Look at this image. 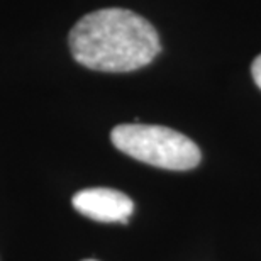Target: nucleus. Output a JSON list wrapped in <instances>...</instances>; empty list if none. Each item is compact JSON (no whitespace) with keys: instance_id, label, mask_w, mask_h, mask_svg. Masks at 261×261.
Masks as SVG:
<instances>
[{"instance_id":"20e7f679","label":"nucleus","mask_w":261,"mask_h":261,"mask_svg":"<svg viewBox=\"0 0 261 261\" xmlns=\"http://www.w3.org/2000/svg\"><path fill=\"white\" fill-rule=\"evenodd\" d=\"M251 75H253V80L254 83L261 88V55L258 56L256 60L253 61V66H251Z\"/></svg>"},{"instance_id":"f257e3e1","label":"nucleus","mask_w":261,"mask_h":261,"mask_svg":"<svg viewBox=\"0 0 261 261\" xmlns=\"http://www.w3.org/2000/svg\"><path fill=\"white\" fill-rule=\"evenodd\" d=\"M70 49L85 68L107 73L139 70L161 51L156 29L139 14L126 9H102L73 25Z\"/></svg>"},{"instance_id":"7ed1b4c3","label":"nucleus","mask_w":261,"mask_h":261,"mask_svg":"<svg viewBox=\"0 0 261 261\" xmlns=\"http://www.w3.org/2000/svg\"><path fill=\"white\" fill-rule=\"evenodd\" d=\"M71 203L82 216L98 222H127L134 211L133 200L126 194L112 189L80 190Z\"/></svg>"},{"instance_id":"f03ea898","label":"nucleus","mask_w":261,"mask_h":261,"mask_svg":"<svg viewBox=\"0 0 261 261\" xmlns=\"http://www.w3.org/2000/svg\"><path fill=\"white\" fill-rule=\"evenodd\" d=\"M112 144L130 158L156 168L185 171L200 163V149L176 130L153 124H121L111 133Z\"/></svg>"},{"instance_id":"39448f33","label":"nucleus","mask_w":261,"mask_h":261,"mask_svg":"<svg viewBox=\"0 0 261 261\" xmlns=\"http://www.w3.org/2000/svg\"><path fill=\"white\" fill-rule=\"evenodd\" d=\"M85 261H97V259H85Z\"/></svg>"}]
</instances>
